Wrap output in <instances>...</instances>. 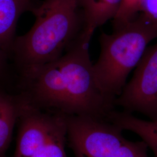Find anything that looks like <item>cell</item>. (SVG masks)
I'll return each instance as SVG.
<instances>
[{"label":"cell","mask_w":157,"mask_h":157,"mask_svg":"<svg viewBox=\"0 0 157 157\" xmlns=\"http://www.w3.org/2000/svg\"><path fill=\"white\" fill-rule=\"evenodd\" d=\"M92 37L83 31L56 60L20 72L23 103L42 111L107 119L114 101L100 90L89 54Z\"/></svg>","instance_id":"obj_1"},{"label":"cell","mask_w":157,"mask_h":157,"mask_svg":"<svg viewBox=\"0 0 157 157\" xmlns=\"http://www.w3.org/2000/svg\"><path fill=\"white\" fill-rule=\"evenodd\" d=\"M32 11V27L16 37L10 51L19 73L61 57L83 29L78 0H44Z\"/></svg>","instance_id":"obj_2"},{"label":"cell","mask_w":157,"mask_h":157,"mask_svg":"<svg viewBox=\"0 0 157 157\" xmlns=\"http://www.w3.org/2000/svg\"><path fill=\"white\" fill-rule=\"evenodd\" d=\"M157 39V25L140 15L111 33H102L100 52L93 63L102 92L115 102L126 84L129 74L140 61L148 44Z\"/></svg>","instance_id":"obj_3"},{"label":"cell","mask_w":157,"mask_h":157,"mask_svg":"<svg viewBox=\"0 0 157 157\" xmlns=\"http://www.w3.org/2000/svg\"><path fill=\"white\" fill-rule=\"evenodd\" d=\"M67 137L76 157H109L125 143L123 130L107 119L66 115Z\"/></svg>","instance_id":"obj_4"},{"label":"cell","mask_w":157,"mask_h":157,"mask_svg":"<svg viewBox=\"0 0 157 157\" xmlns=\"http://www.w3.org/2000/svg\"><path fill=\"white\" fill-rule=\"evenodd\" d=\"M114 104L124 111L139 113L157 121V43L148 47Z\"/></svg>","instance_id":"obj_5"},{"label":"cell","mask_w":157,"mask_h":157,"mask_svg":"<svg viewBox=\"0 0 157 157\" xmlns=\"http://www.w3.org/2000/svg\"><path fill=\"white\" fill-rule=\"evenodd\" d=\"M30 2L31 0H0V52L7 56L16 38L18 20L30 7Z\"/></svg>","instance_id":"obj_6"},{"label":"cell","mask_w":157,"mask_h":157,"mask_svg":"<svg viewBox=\"0 0 157 157\" xmlns=\"http://www.w3.org/2000/svg\"><path fill=\"white\" fill-rule=\"evenodd\" d=\"M122 0H78L83 31L93 37L95 30L115 17Z\"/></svg>","instance_id":"obj_7"},{"label":"cell","mask_w":157,"mask_h":157,"mask_svg":"<svg viewBox=\"0 0 157 157\" xmlns=\"http://www.w3.org/2000/svg\"><path fill=\"white\" fill-rule=\"evenodd\" d=\"M108 119L124 131H130L139 136L152 152L154 157H157V121L143 120L133 113L115 109L109 113Z\"/></svg>","instance_id":"obj_8"},{"label":"cell","mask_w":157,"mask_h":157,"mask_svg":"<svg viewBox=\"0 0 157 157\" xmlns=\"http://www.w3.org/2000/svg\"><path fill=\"white\" fill-rule=\"evenodd\" d=\"M21 110L18 94L12 95L0 87V157H6Z\"/></svg>","instance_id":"obj_9"},{"label":"cell","mask_w":157,"mask_h":157,"mask_svg":"<svg viewBox=\"0 0 157 157\" xmlns=\"http://www.w3.org/2000/svg\"><path fill=\"white\" fill-rule=\"evenodd\" d=\"M66 139L67 121L66 115H64L47 139L38 146L31 157H67Z\"/></svg>","instance_id":"obj_10"},{"label":"cell","mask_w":157,"mask_h":157,"mask_svg":"<svg viewBox=\"0 0 157 157\" xmlns=\"http://www.w3.org/2000/svg\"><path fill=\"white\" fill-rule=\"evenodd\" d=\"M143 1L144 0H122L118 12L112 19L113 29L134 19L140 13Z\"/></svg>","instance_id":"obj_11"},{"label":"cell","mask_w":157,"mask_h":157,"mask_svg":"<svg viewBox=\"0 0 157 157\" xmlns=\"http://www.w3.org/2000/svg\"><path fill=\"white\" fill-rule=\"evenodd\" d=\"M148 147L143 140H127L109 157H149Z\"/></svg>","instance_id":"obj_12"},{"label":"cell","mask_w":157,"mask_h":157,"mask_svg":"<svg viewBox=\"0 0 157 157\" xmlns=\"http://www.w3.org/2000/svg\"><path fill=\"white\" fill-rule=\"evenodd\" d=\"M139 15L157 25V0H144Z\"/></svg>","instance_id":"obj_13"},{"label":"cell","mask_w":157,"mask_h":157,"mask_svg":"<svg viewBox=\"0 0 157 157\" xmlns=\"http://www.w3.org/2000/svg\"><path fill=\"white\" fill-rule=\"evenodd\" d=\"M7 56L0 52V78L2 77L6 69V60Z\"/></svg>","instance_id":"obj_14"}]
</instances>
